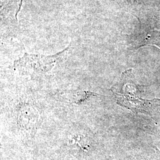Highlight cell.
Instances as JSON below:
<instances>
[{"label": "cell", "mask_w": 160, "mask_h": 160, "mask_svg": "<svg viewBox=\"0 0 160 160\" xmlns=\"http://www.w3.org/2000/svg\"><path fill=\"white\" fill-rule=\"evenodd\" d=\"M120 92H114L118 103L135 113L149 114L151 116L160 112V99L149 100L141 96L139 87L132 80L131 82L120 84Z\"/></svg>", "instance_id": "cell-1"}, {"label": "cell", "mask_w": 160, "mask_h": 160, "mask_svg": "<svg viewBox=\"0 0 160 160\" xmlns=\"http://www.w3.org/2000/svg\"><path fill=\"white\" fill-rule=\"evenodd\" d=\"M70 52L71 48L68 46L63 51L51 56L30 55L26 53L23 57L15 61L14 67L24 74H45L62 62Z\"/></svg>", "instance_id": "cell-2"}, {"label": "cell", "mask_w": 160, "mask_h": 160, "mask_svg": "<svg viewBox=\"0 0 160 160\" xmlns=\"http://www.w3.org/2000/svg\"><path fill=\"white\" fill-rule=\"evenodd\" d=\"M22 0H1V20L17 22V15Z\"/></svg>", "instance_id": "cell-3"}, {"label": "cell", "mask_w": 160, "mask_h": 160, "mask_svg": "<svg viewBox=\"0 0 160 160\" xmlns=\"http://www.w3.org/2000/svg\"><path fill=\"white\" fill-rule=\"evenodd\" d=\"M18 116V122L19 125L22 128L29 127L30 123L32 125L35 127L36 126L37 120L39 118V116L37 114L36 110L29 104H25V106H21Z\"/></svg>", "instance_id": "cell-4"}, {"label": "cell", "mask_w": 160, "mask_h": 160, "mask_svg": "<svg viewBox=\"0 0 160 160\" xmlns=\"http://www.w3.org/2000/svg\"><path fill=\"white\" fill-rule=\"evenodd\" d=\"M69 145L80 149L82 151H87L90 148V141L88 138L84 133L75 132L71 133L69 137Z\"/></svg>", "instance_id": "cell-5"}, {"label": "cell", "mask_w": 160, "mask_h": 160, "mask_svg": "<svg viewBox=\"0 0 160 160\" xmlns=\"http://www.w3.org/2000/svg\"><path fill=\"white\" fill-rule=\"evenodd\" d=\"M151 118L155 128L157 129V131L160 133V112L152 115Z\"/></svg>", "instance_id": "cell-6"}, {"label": "cell", "mask_w": 160, "mask_h": 160, "mask_svg": "<svg viewBox=\"0 0 160 160\" xmlns=\"http://www.w3.org/2000/svg\"><path fill=\"white\" fill-rule=\"evenodd\" d=\"M123 1H125L128 4H137V3H141L142 0H123Z\"/></svg>", "instance_id": "cell-7"}]
</instances>
